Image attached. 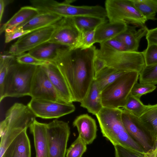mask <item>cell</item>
Wrapping results in <instances>:
<instances>
[{
  "label": "cell",
  "mask_w": 157,
  "mask_h": 157,
  "mask_svg": "<svg viewBox=\"0 0 157 157\" xmlns=\"http://www.w3.org/2000/svg\"><path fill=\"white\" fill-rule=\"evenodd\" d=\"M97 49L94 46L84 49L62 46L58 49L52 62L64 77L73 102H81L94 79V63Z\"/></svg>",
  "instance_id": "6da1fadb"
},
{
  "label": "cell",
  "mask_w": 157,
  "mask_h": 157,
  "mask_svg": "<svg viewBox=\"0 0 157 157\" xmlns=\"http://www.w3.org/2000/svg\"><path fill=\"white\" fill-rule=\"evenodd\" d=\"M122 109L103 107L96 115L103 136L114 146L119 145L133 151L144 152L127 132L121 119Z\"/></svg>",
  "instance_id": "7a4b0ae2"
},
{
  "label": "cell",
  "mask_w": 157,
  "mask_h": 157,
  "mask_svg": "<svg viewBox=\"0 0 157 157\" xmlns=\"http://www.w3.org/2000/svg\"><path fill=\"white\" fill-rule=\"evenodd\" d=\"M37 67L19 63L15 59L9 68L0 102L7 97L30 96L32 82Z\"/></svg>",
  "instance_id": "3957f363"
},
{
  "label": "cell",
  "mask_w": 157,
  "mask_h": 157,
  "mask_svg": "<svg viewBox=\"0 0 157 157\" xmlns=\"http://www.w3.org/2000/svg\"><path fill=\"white\" fill-rule=\"evenodd\" d=\"M139 74L136 71H126L101 92L103 107L123 109L128 97Z\"/></svg>",
  "instance_id": "277c9868"
},
{
  "label": "cell",
  "mask_w": 157,
  "mask_h": 157,
  "mask_svg": "<svg viewBox=\"0 0 157 157\" xmlns=\"http://www.w3.org/2000/svg\"><path fill=\"white\" fill-rule=\"evenodd\" d=\"M96 55L106 61L107 66L123 71L140 74L146 66L142 52L116 51L100 47Z\"/></svg>",
  "instance_id": "5b68a950"
},
{
  "label": "cell",
  "mask_w": 157,
  "mask_h": 157,
  "mask_svg": "<svg viewBox=\"0 0 157 157\" xmlns=\"http://www.w3.org/2000/svg\"><path fill=\"white\" fill-rule=\"evenodd\" d=\"M105 8L110 22H123L140 28L147 21L132 0H106Z\"/></svg>",
  "instance_id": "8992f818"
},
{
  "label": "cell",
  "mask_w": 157,
  "mask_h": 157,
  "mask_svg": "<svg viewBox=\"0 0 157 157\" xmlns=\"http://www.w3.org/2000/svg\"><path fill=\"white\" fill-rule=\"evenodd\" d=\"M36 117L27 105L15 103L7 111L0 124V137L5 133H21L27 129Z\"/></svg>",
  "instance_id": "52a82bcc"
},
{
  "label": "cell",
  "mask_w": 157,
  "mask_h": 157,
  "mask_svg": "<svg viewBox=\"0 0 157 157\" xmlns=\"http://www.w3.org/2000/svg\"><path fill=\"white\" fill-rule=\"evenodd\" d=\"M121 119L131 137L146 152L154 148L156 139L139 118L122 109Z\"/></svg>",
  "instance_id": "ba28073f"
},
{
  "label": "cell",
  "mask_w": 157,
  "mask_h": 157,
  "mask_svg": "<svg viewBox=\"0 0 157 157\" xmlns=\"http://www.w3.org/2000/svg\"><path fill=\"white\" fill-rule=\"evenodd\" d=\"M46 125L48 157H66L67 143L70 134L68 123L55 119Z\"/></svg>",
  "instance_id": "9c48e42d"
},
{
  "label": "cell",
  "mask_w": 157,
  "mask_h": 157,
  "mask_svg": "<svg viewBox=\"0 0 157 157\" xmlns=\"http://www.w3.org/2000/svg\"><path fill=\"white\" fill-rule=\"evenodd\" d=\"M58 22L33 31L19 37L10 46L8 53L16 56L48 42L55 31Z\"/></svg>",
  "instance_id": "30bf717a"
},
{
  "label": "cell",
  "mask_w": 157,
  "mask_h": 157,
  "mask_svg": "<svg viewBox=\"0 0 157 157\" xmlns=\"http://www.w3.org/2000/svg\"><path fill=\"white\" fill-rule=\"evenodd\" d=\"M30 96L35 99L67 104L54 87L43 66L37 67L32 82Z\"/></svg>",
  "instance_id": "8fae6325"
},
{
  "label": "cell",
  "mask_w": 157,
  "mask_h": 157,
  "mask_svg": "<svg viewBox=\"0 0 157 157\" xmlns=\"http://www.w3.org/2000/svg\"><path fill=\"white\" fill-rule=\"evenodd\" d=\"M36 117L43 119L58 118L75 111L72 104H63L52 101L32 98L27 104Z\"/></svg>",
  "instance_id": "7c38bea8"
},
{
  "label": "cell",
  "mask_w": 157,
  "mask_h": 157,
  "mask_svg": "<svg viewBox=\"0 0 157 157\" xmlns=\"http://www.w3.org/2000/svg\"><path fill=\"white\" fill-rule=\"evenodd\" d=\"M80 34V32L71 18L63 17L58 22L55 31L48 42L74 49Z\"/></svg>",
  "instance_id": "4fadbf2b"
},
{
  "label": "cell",
  "mask_w": 157,
  "mask_h": 157,
  "mask_svg": "<svg viewBox=\"0 0 157 157\" xmlns=\"http://www.w3.org/2000/svg\"><path fill=\"white\" fill-rule=\"evenodd\" d=\"M54 87L67 104H72V97L67 83L56 65L52 62L43 66Z\"/></svg>",
  "instance_id": "5bb4252c"
},
{
  "label": "cell",
  "mask_w": 157,
  "mask_h": 157,
  "mask_svg": "<svg viewBox=\"0 0 157 157\" xmlns=\"http://www.w3.org/2000/svg\"><path fill=\"white\" fill-rule=\"evenodd\" d=\"M46 124L39 122L36 119L29 127L33 136L36 157H48Z\"/></svg>",
  "instance_id": "9a60e30c"
},
{
  "label": "cell",
  "mask_w": 157,
  "mask_h": 157,
  "mask_svg": "<svg viewBox=\"0 0 157 157\" xmlns=\"http://www.w3.org/2000/svg\"><path fill=\"white\" fill-rule=\"evenodd\" d=\"M73 125L77 128L79 136L87 145L91 144L96 138L97 131L95 120L87 114L78 116Z\"/></svg>",
  "instance_id": "2e32d148"
},
{
  "label": "cell",
  "mask_w": 157,
  "mask_h": 157,
  "mask_svg": "<svg viewBox=\"0 0 157 157\" xmlns=\"http://www.w3.org/2000/svg\"><path fill=\"white\" fill-rule=\"evenodd\" d=\"M25 129L11 142L2 157H31V145Z\"/></svg>",
  "instance_id": "e0dca14e"
},
{
  "label": "cell",
  "mask_w": 157,
  "mask_h": 157,
  "mask_svg": "<svg viewBox=\"0 0 157 157\" xmlns=\"http://www.w3.org/2000/svg\"><path fill=\"white\" fill-rule=\"evenodd\" d=\"M136 27L128 25L127 29L116 38L124 44L127 51L138 52L141 39L146 36L149 29L145 25L136 30Z\"/></svg>",
  "instance_id": "ac0fdd59"
},
{
  "label": "cell",
  "mask_w": 157,
  "mask_h": 157,
  "mask_svg": "<svg viewBox=\"0 0 157 157\" xmlns=\"http://www.w3.org/2000/svg\"><path fill=\"white\" fill-rule=\"evenodd\" d=\"M40 11L39 13L30 20L16 28L33 32L54 24L63 18L52 13Z\"/></svg>",
  "instance_id": "d6986e66"
},
{
  "label": "cell",
  "mask_w": 157,
  "mask_h": 157,
  "mask_svg": "<svg viewBox=\"0 0 157 157\" xmlns=\"http://www.w3.org/2000/svg\"><path fill=\"white\" fill-rule=\"evenodd\" d=\"M128 25L121 22L109 21L103 24L95 30V43L101 44L106 40L116 37L127 29Z\"/></svg>",
  "instance_id": "ffe728a7"
},
{
  "label": "cell",
  "mask_w": 157,
  "mask_h": 157,
  "mask_svg": "<svg viewBox=\"0 0 157 157\" xmlns=\"http://www.w3.org/2000/svg\"><path fill=\"white\" fill-rule=\"evenodd\" d=\"M80 103L81 107L86 109L89 113L95 116L103 107L101 102V92L94 79Z\"/></svg>",
  "instance_id": "44dd1931"
},
{
  "label": "cell",
  "mask_w": 157,
  "mask_h": 157,
  "mask_svg": "<svg viewBox=\"0 0 157 157\" xmlns=\"http://www.w3.org/2000/svg\"><path fill=\"white\" fill-rule=\"evenodd\" d=\"M40 12L33 6L21 7L8 21L0 27V34L6 30L14 29L28 21Z\"/></svg>",
  "instance_id": "7402d4cb"
},
{
  "label": "cell",
  "mask_w": 157,
  "mask_h": 157,
  "mask_svg": "<svg viewBox=\"0 0 157 157\" xmlns=\"http://www.w3.org/2000/svg\"><path fill=\"white\" fill-rule=\"evenodd\" d=\"M62 46L47 42L31 50L28 52L39 59L52 62L56 56L58 49Z\"/></svg>",
  "instance_id": "603a6c76"
},
{
  "label": "cell",
  "mask_w": 157,
  "mask_h": 157,
  "mask_svg": "<svg viewBox=\"0 0 157 157\" xmlns=\"http://www.w3.org/2000/svg\"><path fill=\"white\" fill-rule=\"evenodd\" d=\"M125 72L108 66L94 77L98 87L101 92L107 87L122 75Z\"/></svg>",
  "instance_id": "cb8c5ba5"
},
{
  "label": "cell",
  "mask_w": 157,
  "mask_h": 157,
  "mask_svg": "<svg viewBox=\"0 0 157 157\" xmlns=\"http://www.w3.org/2000/svg\"><path fill=\"white\" fill-rule=\"evenodd\" d=\"M80 33L95 30L100 26L108 22L106 18L91 16H81L71 18Z\"/></svg>",
  "instance_id": "d4e9b609"
},
{
  "label": "cell",
  "mask_w": 157,
  "mask_h": 157,
  "mask_svg": "<svg viewBox=\"0 0 157 157\" xmlns=\"http://www.w3.org/2000/svg\"><path fill=\"white\" fill-rule=\"evenodd\" d=\"M156 139L157 137V104L148 105L139 117Z\"/></svg>",
  "instance_id": "484cf974"
},
{
  "label": "cell",
  "mask_w": 157,
  "mask_h": 157,
  "mask_svg": "<svg viewBox=\"0 0 157 157\" xmlns=\"http://www.w3.org/2000/svg\"><path fill=\"white\" fill-rule=\"evenodd\" d=\"M132 1L147 21L157 20L155 17L157 13V0H132Z\"/></svg>",
  "instance_id": "4316f807"
},
{
  "label": "cell",
  "mask_w": 157,
  "mask_h": 157,
  "mask_svg": "<svg viewBox=\"0 0 157 157\" xmlns=\"http://www.w3.org/2000/svg\"><path fill=\"white\" fill-rule=\"evenodd\" d=\"M11 55L1 54L0 56V98L2 96L8 72L11 64L15 59Z\"/></svg>",
  "instance_id": "83f0119b"
},
{
  "label": "cell",
  "mask_w": 157,
  "mask_h": 157,
  "mask_svg": "<svg viewBox=\"0 0 157 157\" xmlns=\"http://www.w3.org/2000/svg\"><path fill=\"white\" fill-rule=\"evenodd\" d=\"M147 105H144L140 101L131 94L128 95L123 108L134 115L139 117L146 109Z\"/></svg>",
  "instance_id": "f1b7e54d"
},
{
  "label": "cell",
  "mask_w": 157,
  "mask_h": 157,
  "mask_svg": "<svg viewBox=\"0 0 157 157\" xmlns=\"http://www.w3.org/2000/svg\"><path fill=\"white\" fill-rule=\"evenodd\" d=\"M139 76L140 83L155 85L157 84V63L146 65Z\"/></svg>",
  "instance_id": "f546056e"
},
{
  "label": "cell",
  "mask_w": 157,
  "mask_h": 157,
  "mask_svg": "<svg viewBox=\"0 0 157 157\" xmlns=\"http://www.w3.org/2000/svg\"><path fill=\"white\" fill-rule=\"evenodd\" d=\"M87 144L79 136L67 150L66 157H82L87 149Z\"/></svg>",
  "instance_id": "4dcf8cb0"
},
{
  "label": "cell",
  "mask_w": 157,
  "mask_h": 157,
  "mask_svg": "<svg viewBox=\"0 0 157 157\" xmlns=\"http://www.w3.org/2000/svg\"><path fill=\"white\" fill-rule=\"evenodd\" d=\"M95 30L80 33L75 48L86 49L94 46L95 43Z\"/></svg>",
  "instance_id": "1f68e13d"
},
{
  "label": "cell",
  "mask_w": 157,
  "mask_h": 157,
  "mask_svg": "<svg viewBox=\"0 0 157 157\" xmlns=\"http://www.w3.org/2000/svg\"><path fill=\"white\" fill-rule=\"evenodd\" d=\"M16 59L17 62L21 64L36 66H44L51 62L39 59L31 55L28 52L16 56Z\"/></svg>",
  "instance_id": "d6a6232c"
},
{
  "label": "cell",
  "mask_w": 157,
  "mask_h": 157,
  "mask_svg": "<svg viewBox=\"0 0 157 157\" xmlns=\"http://www.w3.org/2000/svg\"><path fill=\"white\" fill-rule=\"evenodd\" d=\"M156 88L153 85L142 84L136 82L131 90V94L134 96L140 99L143 95L152 92Z\"/></svg>",
  "instance_id": "836d02e7"
},
{
  "label": "cell",
  "mask_w": 157,
  "mask_h": 157,
  "mask_svg": "<svg viewBox=\"0 0 157 157\" xmlns=\"http://www.w3.org/2000/svg\"><path fill=\"white\" fill-rule=\"evenodd\" d=\"M146 65L157 63V45H147V48L143 52Z\"/></svg>",
  "instance_id": "e575fe53"
},
{
  "label": "cell",
  "mask_w": 157,
  "mask_h": 157,
  "mask_svg": "<svg viewBox=\"0 0 157 157\" xmlns=\"http://www.w3.org/2000/svg\"><path fill=\"white\" fill-rule=\"evenodd\" d=\"M100 47L113 51H127L123 43L116 37L109 40L100 44Z\"/></svg>",
  "instance_id": "d590c367"
},
{
  "label": "cell",
  "mask_w": 157,
  "mask_h": 157,
  "mask_svg": "<svg viewBox=\"0 0 157 157\" xmlns=\"http://www.w3.org/2000/svg\"><path fill=\"white\" fill-rule=\"evenodd\" d=\"M32 32L25 30L22 29L16 28L12 29L6 30L5 31V42L8 43L17 38L28 34Z\"/></svg>",
  "instance_id": "8d00e7d4"
},
{
  "label": "cell",
  "mask_w": 157,
  "mask_h": 157,
  "mask_svg": "<svg viewBox=\"0 0 157 157\" xmlns=\"http://www.w3.org/2000/svg\"><path fill=\"white\" fill-rule=\"evenodd\" d=\"M114 147L115 157H143V152L133 151L119 145Z\"/></svg>",
  "instance_id": "74e56055"
},
{
  "label": "cell",
  "mask_w": 157,
  "mask_h": 157,
  "mask_svg": "<svg viewBox=\"0 0 157 157\" xmlns=\"http://www.w3.org/2000/svg\"><path fill=\"white\" fill-rule=\"evenodd\" d=\"M94 77L107 66L106 61L103 59L96 56L95 58L94 63Z\"/></svg>",
  "instance_id": "f35d334b"
},
{
  "label": "cell",
  "mask_w": 157,
  "mask_h": 157,
  "mask_svg": "<svg viewBox=\"0 0 157 157\" xmlns=\"http://www.w3.org/2000/svg\"><path fill=\"white\" fill-rule=\"evenodd\" d=\"M147 45H157V27L149 29L146 36Z\"/></svg>",
  "instance_id": "ab89813d"
},
{
  "label": "cell",
  "mask_w": 157,
  "mask_h": 157,
  "mask_svg": "<svg viewBox=\"0 0 157 157\" xmlns=\"http://www.w3.org/2000/svg\"><path fill=\"white\" fill-rule=\"evenodd\" d=\"M143 157H157V137L154 149L142 153Z\"/></svg>",
  "instance_id": "60d3db41"
},
{
  "label": "cell",
  "mask_w": 157,
  "mask_h": 157,
  "mask_svg": "<svg viewBox=\"0 0 157 157\" xmlns=\"http://www.w3.org/2000/svg\"><path fill=\"white\" fill-rule=\"evenodd\" d=\"M13 0H0V22H1L2 18L6 6L11 3Z\"/></svg>",
  "instance_id": "b9f144b4"
}]
</instances>
